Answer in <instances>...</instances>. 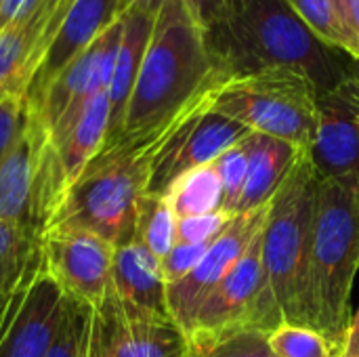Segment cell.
<instances>
[{"instance_id": "9c48e42d", "label": "cell", "mask_w": 359, "mask_h": 357, "mask_svg": "<svg viewBox=\"0 0 359 357\" xmlns=\"http://www.w3.org/2000/svg\"><path fill=\"white\" fill-rule=\"evenodd\" d=\"M44 269L65 299L97 309L111 288L116 246L90 231L48 227L40 236Z\"/></svg>"}, {"instance_id": "74e56055", "label": "cell", "mask_w": 359, "mask_h": 357, "mask_svg": "<svg viewBox=\"0 0 359 357\" xmlns=\"http://www.w3.org/2000/svg\"><path fill=\"white\" fill-rule=\"evenodd\" d=\"M6 292V290H4ZM4 292H0V303H2V297H4Z\"/></svg>"}, {"instance_id": "484cf974", "label": "cell", "mask_w": 359, "mask_h": 357, "mask_svg": "<svg viewBox=\"0 0 359 357\" xmlns=\"http://www.w3.org/2000/svg\"><path fill=\"white\" fill-rule=\"evenodd\" d=\"M187 357H273L267 335L257 330H240L206 345H189Z\"/></svg>"}, {"instance_id": "603a6c76", "label": "cell", "mask_w": 359, "mask_h": 357, "mask_svg": "<svg viewBox=\"0 0 359 357\" xmlns=\"http://www.w3.org/2000/svg\"><path fill=\"white\" fill-rule=\"evenodd\" d=\"M177 217L166 198L145 196L139 206L137 240L143 242L158 259L168 255L177 244Z\"/></svg>"}, {"instance_id": "e0dca14e", "label": "cell", "mask_w": 359, "mask_h": 357, "mask_svg": "<svg viewBox=\"0 0 359 357\" xmlns=\"http://www.w3.org/2000/svg\"><path fill=\"white\" fill-rule=\"evenodd\" d=\"M118 19L116 0H74L55 42L32 78V84L25 93L27 107H34L50 82Z\"/></svg>"}, {"instance_id": "f546056e", "label": "cell", "mask_w": 359, "mask_h": 357, "mask_svg": "<svg viewBox=\"0 0 359 357\" xmlns=\"http://www.w3.org/2000/svg\"><path fill=\"white\" fill-rule=\"evenodd\" d=\"M208 244H187V242H177L168 255H164L160 259V267H162V278L168 284H175L179 280H183L185 276H189L198 263L202 261L204 252H206Z\"/></svg>"}, {"instance_id": "4316f807", "label": "cell", "mask_w": 359, "mask_h": 357, "mask_svg": "<svg viewBox=\"0 0 359 357\" xmlns=\"http://www.w3.org/2000/svg\"><path fill=\"white\" fill-rule=\"evenodd\" d=\"M212 166H215L221 187H223V210L227 215H236V206L242 196L246 170H248V156H246L244 139L240 143H236L233 147H229L225 154H221L212 162Z\"/></svg>"}, {"instance_id": "7c38bea8", "label": "cell", "mask_w": 359, "mask_h": 357, "mask_svg": "<svg viewBox=\"0 0 359 357\" xmlns=\"http://www.w3.org/2000/svg\"><path fill=\"white\" fill-rule=\"evenodd\" d=\"M269 204L233 215L227 227L208 244L198 267L185 276L183 280L166 286V307L172 322L187 335L196 311L204 303V299L212 292V288L229 274V269L240 261L250 242L263 229Z\"/></svg>"}, {"instance_id": "8d00e7d4", "label": "cell", "mask_w": 359, "mask_h": 357, "mask_svg": "<svg viewBox=\"0 0 359 357\" xmlns=\"http://www.w3.org/2000/svg\"><path fill=\"white\" fill-rule=\"evenodd\" d=\"M351 67H353V74L359 78V57L358 59H351Z\"/></svg>"}, {"instance_id": "ac0fdd59", "label": "cell", "mask_w": 359, "mask_h": 357, "mask_svg": "<svg viewBox=\"0 0 359 357\" xmlns=\"http://www.w3.org/2000/svg\"><path fill=\"white\" fill-rule=\"evenodd\" d=\"M109 290L147 316L170 318L160 259L137 238L116 246Z\"/></svg>"}, {"instance_id": "7402d4cb", "label": "cell", "mask_w": 359, "mask_h": 357, "mask_svg": "<svg viewBox=\"0 0 359 357\" xmlns=\"http://www.w3.org/2000/svg\"><path fill=\"white\" fill-rule=\"evenodd\" d=\"M307 27L330 48L345 53L349 59L359 57V42L341 21L332 0H288Z\"/></svg>"}, {"instance_id": "8fae6325", "label": "cell", "mask_w": 359, "mask_h": 357, "mask_svg": "<svg viewBox=\"0 0 359 357\" xmlns=\"http://www.w3.org/2000/svg\"><path fill=\"white\" fill-rule=\"evenodd\" d=\"M248 133L250 130L244 124L210 109L208 95L179 122V126L158 151L147 194L164 198L179 177L194 168L212 164L221 154L240 143Z\"/></svg>"}, {"instance_id": "f35d334b", "label": "cell", "mask_w": 359, "mask_h": 357, "mask_svg": "<svg viewBox=\"0 0 359 357\" xmlns=\"http://www.w3.org/2000/svg\"><path fill=\"white\" fill-rule=\"evenodd\" d=\"M2 2H4V0H0V6H2Z\"/></svg>"}, {"instance_id": "8992f818", "label": "cell", "mask_w": 359, "mask_h": 357, "mask_svg": "<svg viewBox=\"0 0 359 357\" xmlns=\"http://www.w3.org/2000/svg\"><path fill=\"white\" fill-rule=\"evenodd\" d=\"M318 88L290 69H261L223 78L210 93V109L309 154L318 126Z\"/></svg>"}, {"instance_id": "d6a6232c", "label": "cell", "mask_w": 359, "mask_h": 357, "mask_svg": "<svg viewBox=\"0 0 359 357\" xmlns=\"http://www.w3.org/2000/svg\"><path fill=\"white\" fill-rule=\"evenodd\" d=\"M162 2L164 0H116V11H118V17H124L126 13H130L135 8H145V11L158 13Z\"/></svg>"}, {"instance_id": "5b68a950", "label": "cell", "mask_w": 359, "mask_h": 357, "mask_svg": "<svg viewBox=\"0 0 359 357\" xmlns=\"http://www.w3.org/2000/svg\"><path fill=\"white\" fill-rule=\"evenodd\" d=\"M359 271V185L320 179L303 284L301 324L343 347Z\"/></svg>"}, {"instance_id": "2e32d148", "label": "cell", "mask_w": 359, "mask_h": 357, "mask_svg": "<svg viewBox=\"0 0 359 357\" xmlns=\"http://www.w3.org/2000/svg\"><path fill=\"white\" fill-rule=\"evenodd\" d=\"M46 141L29 116L23 133L0 162V221L27 227L40 236L44 231L40 168Z\"/></svg>"}, {"instance_id": "4fadbf2b", "label": "cell", "mask_w": 359, "mask_h": 357, "mask_svg": "<svg viewBox=\"0 0 359 357\" xmlns=\"http://www.w3.org/2000/svg\"><path fill=\"white\" fill-rule=\"evenodd\" d=\"M307 156L320 179L359 185V78L353 72L318 95V126Z\"/></svg>"}, {"instance_id": "ffe728a7", "label": "cell", "mask_w": 359, "mask_h": 357, "mask_svg": "<svg viewBox=\"0 0 359 357\" xmlns=\"http://www.w3.org/2000/svg\"><path fill=\"white\" fill-rule=\"evenodd\" d=\"M244 147L248 156V170L236 215L250 213L269 204L280 185L290 175L292 166L305 154L288 141L261 133H248L244 137Z\"/></svg>"}, {"instance_id": "ba28073f", "label": "cell", "mask_w": 359, "mask_h": 357, "mask_svg": "<svg viewBox=\"0 0 359 357\" xmlns=\"http://www.w3.org/2000/svg\"><path fill=\"white\" fill-rule=\"evenodd\" d=\"M120 36L122 19H118L82 55H78L50 82L34 107H27L32 120L46 135L48 143L61 139L69 130L95 95L109 90Z\"/></svg>"}, {"instance_id": "6da1fadb", "label": "cell", "mask_w": 359, "mask_h": 357, "mask_svg": "<svg viewBox=\"0 0 359 357\" xmlns=\"http://www.w3.org/2000/svg\"><path fill=\"white\" fill-rule=\"evenodd\" d=\"M200 27L225 78L280 67L326 93L353 72L345 53L322 42L288 0H202Z\"/></svg>"}, {"instance_id": "1f68e13d", "label": "cell", "mask_w": 359, "mask_h": 357, "mask_svg": "<svg viewBox=\"0 0 359 357\" xmlns=\"http://www.w3.org/2000/svg\"><path fill=\"white\" fill-rule=\"evenodd\" d=\"M341 357H359V309L355 316H351L343 347H341Z\"/></svg>"}, {"instance_id": "d590c367", "label": "cell", "mask_w": 359, "mask_h": 357, "mask_svg": "<svg viewBox=\"0 0 359 357\" xmlns=\"http://www.w3.org/2000/svg\"><path fill=\"white\" fill-rule=\"evenodd\" d=\"M185 2V6H187V11H189V15L198 21V25H200V11H202V0H183Z\"/></svg>"}, {"instance_id": "83f0119b", "label": "cell", "mask_w": 359, "mask_h": 357, "mask_svg": "<svg viewBox=\"0 0 359 357\" xmlns=\"http://www.w3.org/2000/svg\"><path fill=\"white\" fill-rule=\"evenodd\" d=\"M88 318H90V307L78 305L67 299L59 335L46 357H84Z\"/></svg>"}, {"instance_id": "9a60e30c", "label": "cell", "mask_w": 359, "mask_h": 357, "mask_svg": "<svg viewBox=\"0 0 359 357\" xmlns=\"http://www.w3.org/2000/svg\"><path fill=\"white\" fill-rule=\"evenodd\" d=\"M261 231L196 311V318L187 330V341L191 347L246 330V320L261 280Z\"/></svg>"}, {"instance_id": "d4e9b609", "label": "cell", "mask_w": 359, "mask_h": 357, "mask_svg": "<svg viewBox=\"0 0 359 357\" xmlns=\"http://www.w3.org/2000/svg\"><path fill=\"white\" fill-rule=\"evenodd\" d=\"M267 343L273 357H341V347L299 324H280L267 335Z\"/></svg>"}, {"instance_id": "836d02e7", "label": "cell", "mask_w": 359, "mask_h": 357, "mask_svg": "<svg viewBox=\"0 0 359 357\" xmlns=\"http://www.w3.org/2000/svg\"><path fill=\"white\" fill-rule=\"evenodd\" d=\"M349 27L359 42V0H351L349 4Z\"/></svg>"}, {"instance_id": "277c9868", "label": "cell", "mask_w": 359, "mask_h": 357, "mask_svg": "<svg viewBox=\"0 0 359 357\" xmlns=\"http://www.w3.org/2000/svg\"><path fill=\"white\" fill-rule=\"evenodd\" d=\"M318 183L320 177L303 154L269 202L261 231V280L246 330L269 335L280 324L303 326V284Z\"/></svg>"}, {"instance_id": "52a82bcc", "label": "cell", "mask_w": 359, "mask_h": 357, "mask_svg": "<svg viewBox=\"0 0 359 357\" xmlns=\"http://www.w3.org/2000/svg\"><path fill=\"white\" fill-rule=\"evenodd\" d=\"M40 244V242H38ZM67 299L44 269L40 246L0 303V357H46Z\"/></svg>"}, {"instance_id": "30bf717a", "label": "cell", "mask_w": 359, "mask_h": 357, "mask_svg": "<svg viewBox=\"0 0 359 357\" xmlns=\"http://www.w3.org/2000/svg\"><path fill=\"white\" fill-rule=\"evenodd\" d=\"M90 349L95 357H187V335L170 320L147 316L111 290L90 314Z\"/></svg>"}, {"instance_id": "d6986e66", "label": "cell", "mask_w": 359, "mask_h": 357, "mask_svg": "<svg viewBox=\"0 0 359 357\" xmlns=\"http://www.w3.org/2000/svg\"><path fill=\"white\" fill-rule=\"evenodd\" d=\"M120 19H122V36H120L111 82H109V124H107V135H105L101 149L111 147L122 135L126 105H128V99H130L149 36H151L156 13L145 11V8H135Z\"/></svg>"}, {"instance_id": "f1b7e54d", "label": "cell", "mask_w": 359, "mask_h": 357, "mask_svg": "<svg viewBox=\"0 0 359 357\" xmlns=\"http://www.w3.org/2000/svg\"><path fill=\"white\" fill-rule=\"evenodd\" d=\"M233 215H227L225 210H215L208 215H196L185 217L177 221V242L187 244H210L231 221Z\"/></svg>"}, {"instance_id": "e575fe53", "label": "cell", "mask_w": 359, "mask_h": 357, "mask_svg": "<svg viewBox=\"0 0 359 357\" xmlns=\"http://www.w3.org/2000/svg\"><path fill=\"white\" fill-rule=\"evenodd\" d=\"M334 2V6H337V13H339V17H341V21L345 23V27L351 32V27H349V4H351V0H332ZM353 34V32H351ZM358 40V38H355Z\"/></svg>"}, {"instance_id": "7a4b0ae2", "label": "cell", "mask_w": 359, "mask_h": 357, "mask_svg": "<svg viewBox=\"0 0 359 357\" xmlns=\"http://www.w3.org/2000/svg\"><path fill=\"white\" fill-rule=\"evenodd\" d=\"M223 78L208 50L204 32L189 15L185 2L164 0L154 19L120 139L170 124Z\"/></svg>"}, {"instance_id": "3957f363", "label": "cell", "mask_w": 359, "mask_h": 357, "mask_svg": "<svg viewBox=\"0 0 359 357\" xmlns=\"http://www.w3.org/2000/svg\"><path fill=\"white\" fill-rule=\"evenodd\" d=\"M208 95L210 93H206L170 124L145 135L124 137L116 145L101 149L67 189L44 229H84L111 242L114 246L135 240L139 206L147 196L158 151L179 122Z\"/></svg>"}, {"instance_id": "5bb4252c", "label": "cell", "mask_w": 359, "mask_h": 357, "mask_svg": "<svg viewBox=\"0 0 359 357\" xmlns=\"http://www.w3.org/2000/svg\"><path fill=\"white\" fill-rule=\"evenodd\" d=\"M74 0H38V4L0 32V101L23 97L55 42Z\"/></svg>"}, {"instance_id": "4dcf8cb0", "label": "cell", "mask_w": 359, "mask_h": 357, "mask_svg": "<svg viewBox=\"0 0 359 357\" xmlns=\"http://www.w3.org/2000/svg\"><path fill=\"white\" fill-rule=\"evenodd\" d=\"M27 120H29V109L23 97L0 101V162L23 133Z\"/></svg>"}, {"instance_id": "44dd1931", "label": "cell", "mask_w": 359, "mask_h": 357, "mask_svg": "<svg viewBox=\"0 0 359 357\" xmlns=\"http://www.w3.org/2000/svg\"><path fill=\"white\" fill-rule=\"evenodd\" d=\"M164 198L177 219L223 210V187L212 164L194 168L179 177Z\"/></svg>"}, {"instance_id": "cb8c5ba5", "label": "cell", "mask_w": 359, "mask_h": 357, "mask_svg": "<svg viewBox=\"0 0 359 357\" xmlns=\"http://www.w3.org/2000/svg\"><path fill=\"white\" fill-rule=\"evenodd\" d=\"M40 234L0 221V292L8 290L23 274L27 261L36 252Z\"/></svg>"}]
</instances>
